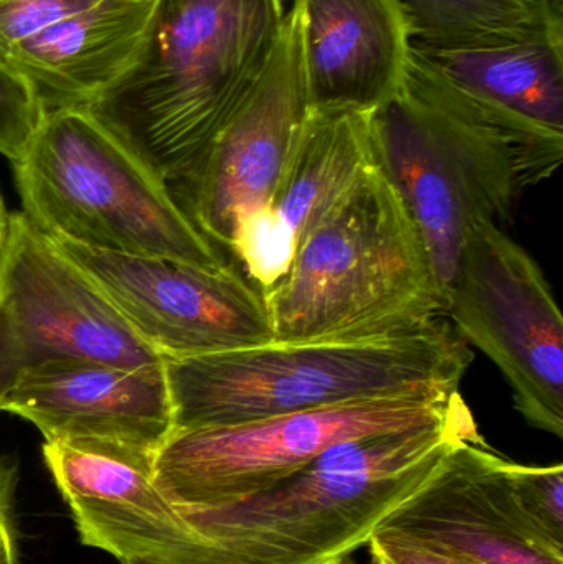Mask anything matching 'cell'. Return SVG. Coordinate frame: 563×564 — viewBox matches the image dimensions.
I'll return each instance as SVG.
<instances>
[{
	"label": "cell",
	"mask_w": 563,
	"mask_h": 564,
	"mask_svg": "<svg viewBox=\"0 0 563 564\" xmlns=\"http://www.w3.org/2000/svg\"><path fill=\"white\" fill-rule=\"evenodd\" d=\"M284 23L281 0H154L128 68L79 108L165 184L253 91Z\"/></svg>",
	"instance_id": "6da1fadb"
},
{
	"label": "cell",
	"mask_w": 563,
	"mask_h": 564,
	"mask_svg": "<svg viewBox=\"0 0 563 564\" xmlns=\"http://www.w3.org/2000/svg\"><path fill=\"white\" fill-rule=\"evenodd\" d=\"M369 122L377 164L425 241L446 312L473 225L511 221L524 195L561 167L563 138L489 118L443 88L412 48L402 85Z\"/></svg>",
	"instance_id": "7a4b0ae2"
},
{
	"label": "cell",
	"mask_w": 563,
	"mask_h": 564,
	"mask_svg": "<svg viewBox=\"0 0 563 564\" xmlns=\"http://www.w3.org/2000/svg\"><path fill=\"white\" fill-rule=\"evenodd\" d=\"M463 401L439 423L334 446L286 479L225 506L177 507L197 564H334L369 543L459 441L478 440Z\"/></svg>",
	"instance_id": "3957f363"
},
{
	"label": "cell",
	"mask_w": 563,
	"mask_h": 564,
	"mask_svg": "<svg viewBox=\"0 0 563 564\" xmlns=\"http://www.w3.org/2000/svg\"><path fill=\"white\" fill-rule=\"evenodd\" d=\"M473 354L439 318L405 334L260 347L165 360L175 431L458 390Z\"/></svg>",
	"instance_id": "277c9868"
},
{
	"label": "cell",
	"mask_w": 563,
	"mask_h": 564,
	"mask_svg": "<svg viewBox=\"0 0 563 564\" xmlns=\"http://www.w3.org/2000/svg\"><path fill=\"white\" fill-rule=\"evenodd\" d=\"M264 299L274 341L387 337L445 317L425 241L377 162L304 238Z\"/></svg>",
	"instance_id": "5b68a950"
},
{
	"label": "cell",
	"mask_w": 563,
	"mask_h": 564,
	"mask_svg": "<svg viewBox=\"0 0 563 564\" xmlns=\"http://www.w3.org/2000/svg\"><path fill=\"white\" fill-rule=\"evenodd\" d=\"M13 171L22 214L48 237L131 257L231 264L175 205L167 185L79 106L46 109Z\"/></svg>",
	"instance_id": "8992f818"
},
{
	"label": "cell",
	"mask_w": 563,
	"mask_h": 564,
	"mask_svg": "<svg viewBox=\"0 0 563 564\" xmlns=\"http://www.w3.org/2000/svg\"><path fill=\"white\" fill-rule=\"evenodd\" d=\"M458 390L297 411L231 426L175 431L155 454L154 484L174 506H225L255 496L339 444L439 423Z\"/></svg>",
	"instance_id": "52a82bcc"
},
{
	"label": "cell",
	"mask_w": 563,
	"mask_h": 564,
	"mask_svg": "<svg viewBox=\"0 0 563 564\" xmlns=\"http://www.w3.org/2000/svg\"><path fill=\"white\" fill-rule=\"evenodd\" d=\"M445 317L501 370L526 421L562 440V312L538 261L499 225H473Z\"/></svg>",
	"instance_id": "ba28073f"
},
{
	"label": "cell",
	"mask_w": 563,
	"mask_h": 564,
	"mask_svg": "<svg viewBox=\"0 0 563 564\" xmlns=\"http://www.w3.org/2000/svg\"><path fill=\"white\" fill-rule=\"evenodd\" d=\"M65 360L161 364L48 235L10 214L0 258V403L25 371Z\"/></svg>",
	"instance_id": "9c48e42d"
},
{
	"label": "cell",
	"mask_w": 563,
	"mask_h": 564,
	"mask_svg": "<svg viewBox=\"0 0 563 564\" xmlns=\"http://www.w3.org/2000/svg\"><path fill=\"white\" fill-rule=\"evenodd\" d=\"M50 238L164 360L260 347L274 340L267 299L234 264L198 267Z\"/></svg>",
	"instance_id": "30bf717a"
},
{
	"label": "cell",
	"mask_w": 563,
	"mask_h": 564,
	"mask_svg": "<svg viewBox=\"0 0 563 564\" xmlns=\"http://www.w3.org/2000/svg\"><path fill=\"white\" fill-rule=\"evenodd\" d=\"M310 112L290 10L280 45L253 91L198 158L165 182L175 205L225 260L240 225L270 198Z\"/></svg>",
	"instance_id": "8fae6325"
},
{
	"label": "cell",
	"mask_w": 563,
	"mask_h": 564,
	"mask_svg": "<svg viewBox=\"0 0 563 564\" xmlns=\"http://www.w3.org/2000/svg\"><path fill=\"white\" fill-rule=\"evenodd\" d=\"M376 162L369 112L311 109L267 204L238 228L234 267L261 294L273 291L304 238Z\"/></svg>",
	"instance_id": "7c38bea8"
},
{
	"label": "cell",
	"mask_w": 563,
	"mask_h": 564,
	"mask_svg": "<svg viewBox=\"0 0 563 564\" xmlns=\"http://www.w3.org/2000/svg\"><path fill=\"white\" fill-rule=\"evenodd\" d=\"M509 467L483 437L459 441L379 529L478 564H563L519 510Z\"/></svg>",
	"instance_id": "4fadbf2b"
},
{
	"label": "cell",
	"mask_w": 563,
	"mask_h": 564,
	"mask_svg": "<svg viewBox=\"0 0 563 564\" xmlns=\"http://www.w3.org/2000/svg\"><path fill=\"white\" fill-rule=\"evenodd\" d=\"M0 411L30 421L55 441H99L158 454L174 433L165 361L121 367L65 360L25 371Z\"/></svg>",
	"instance_id": "5bb4252c"
},
{
	"label": "cell",
	"mask_w": 563,
	"mask_h": 564,
	"mask_svg": "<svg viewBox=\"0 0 563 564\" xmlns=\"http://www.w3.org/2000/svg\"><path fill=\"white\" fill-rule=\"evenodd\" d=\"M311 109L370 112L400 85L412 29L400 0H293Z\"/></svg>",
	"instance_id": "9a60e30c"
},
{
	"label": "cell",
	"mask_w": 563,
	"mask_h": 564,
	"mask_svg": "<svg viewBox=\"0 0 563 564\" xmlns=\"http://www.w3.org/2000/svg\"><path fill=\"white\" fill-rule=\"evenodd\" d=\"M420 65L489 118L563 138V33L469 43H416Z\"/></svg>",
	"instance_id": "2e32d148"
},
{
	"label": "cell",
	"mask_w": 563,
	"mask_h": 564,
	"mask_svg": "<svg viewBox=\"0 0 563 564\" xmlns=\"http://www.w3.org/2000/svg\"><path fill=\"white\" fill-rule=\"evenodd\" d=\"M154 0H98L20 43L6 63L22 73L46 109L83 106L134 58Z\"/></svg>",
	"instance_id": "e0dca14e"
},
{
	"label": "cell",
	"mask_w": 563,
	"mask_h": 564,
	"mask_svg": "<svg viewBox=\"0 0 563 564\" xmlns=\"http://www.w3.org/2000/svg\"><path fill=\"white\" fill-rule=\"evenodd\" d=\"M416 43H469L563 33L557 0H400Z\"/></svg>",
	"instance_id": "ac0fdd59"
},
{
	"label": "cell",
	"mask_w": 563,
	"mask_h": 564,
	"mask_svg": "<svg viewBox=\"0 0 563 564\" xmlns=\"http://www.w3.org/2000/svg\"><path fill=\"white\" fill-rule=\"evenodd\" d=\"M509 482L512 496L529 525L563 555V467L521 466L511 463Z\"/></svg>",
	"instance_id": "d6986e66"
},
{
	"label": "cell",
	"mask_w": 563,
	"mask_h": 564,
	"mask_svg": "<svg viewBox=\"0 0 563 564\" xmlns=\"http://www.w3.org/2000/svg\"><path fill=\"white\" fill-rule=\"evenodd\" d=\"M46 108L35 86L0 59V154L12 164L32 144Z\"/></svg>",
	"instance_id": "ffe728a7"
},
{
	"label": "cell",
	"mask_w": 563,
	"mask_h": 564,
	"mask_svg": "<svg viewBox=\"0 0 563 564\" xmlns=\"http://www.w3.org/2000/svg\"><path fill=\"white\" fill-rule=\"evenodd\" d=\"M98 0H0V59L53 23Z\"/></svg>",
	"instance_id": "44dd1931"
},
{
	"label": "cell",
	"mask_w": 563,
	"mask_h": 564,
	"mask_svg": "<svg viewBox=\"0 0 563 564\" xmlns=\"http://www.w3.org/2000/svg\"><path fill=\"white\" fill-rule=\"evenodd\" d=\"M367 546L373 564H478L387 529H377Z\"/></svg>",
	"instance_id": "7402d4cb"
},
{
	"label": "cell",
	"mask_w": 563,
	"mask_h": 564,
	"mask_svg": "<svg viewBox=\"0 0 563 564\" xmlns=\"http://www.w3.org/2000/svg\"><path fill=\"white\" fill-rule=\"evenodd\" d=\"M15 487V463L0 456V564H20L19 530L13 512Z\"/></svg>",
	"instance_id": "603a6c76"
},
{
	"label": "cell",
	"mask_w": 563,
	"mask_h": 564,
	"mask_svg": "<svg viewBox=\"0 0 563 564\" xmlns=\"http://www.w3.org/2000/svg\"><path fill=\"white\" fill-rule=\"evenodd\" d=\"M10 214L7 210L6 202L0 194V258H2L3 247H6L7 234H9Z\"/></svg>",
	"instance_id": "cb8c5ba5"
},
{
	"label": "cell",
	"mask_w": 563,
	"mask_h": 564,
	"mask_svg": "<svg viewBox=\"0 0 563 564\" xmlns=\"http://www.w3.org/2000/svg\"><path fill=\"white\" fill-rule=\"evenodd\" d=\"M121 564H169V563L159 562V560H151V558H129V560H126V562H122Z\"/></svg>",
	"instance_id": "d4e9b609"
},
{
	"label": "cell",
	"mask_w": 563,
	"mask_h": 564,
	"mask_svg": "<svg viewBox=\"0 0 563 564\" xmlns=\"http://www.w3.org/2000/svg\"><path fill=\"white\" fill-rule=\"evenodd\" d=\"M334 564H356V563L349 562V558H347V560H343V562L334 563Z\"/></svg>",
	"instance_id": "484cf974"
},
{
	"label": "cell",
	"mask_w": 563,
	"mask_h": 564,
	"mask_svg": "<svg viewBox=\"0 0 563 564\" xmlns=\"http://www.w3.org/2000/svg\"><path fill=\"white\" fill-rule=\"evenodd\" d=\"M557 2H559V3H562V6H563V0H557Z\"/></svg>",
	"instance_id": "4316f807"
}]
</instances>
